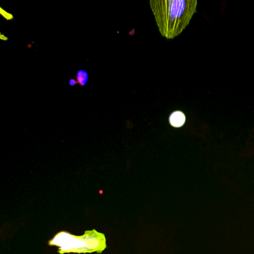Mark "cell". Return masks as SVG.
Here are the masks:
<instances>
[{"label":"cell","instance_id":"cell-1","mask_svg":"<svg viewBox=\"0 0 254 254\" xmlns=\"http://www.w3.org/2000/svg\"><path fill=\"white\" fill-rule=\"evenodd\" d=\"M196 0H150L149 5L161 35L173 39L189 25L196 12Z\"/></svg>","mask_w":254,"mask_h":254},{"label":"cell","instance_id":"cell-2","mask_svg":"<svg viewBox=\"0 0 254 254\" xmlns=\"http://www.w3.org/2000/svg\"><path fill=\"white\" fill-rule=\"evenodd\" d=\"M105 235L93 229L86 231L81 236H76L62 231L48 242L50 246L59 247L58 252L86 253L96 252L101 253L107 247Z\"/></svg>","mask_w":254,"mask_h":254},{"label":"cell","instance_id":"cell-3","mask_svg":"<svg viewBox=\"0 0 254 254\" xmlns=\"http://www.w3.org/2000/svg\"><path fill=\"white\" fill-rule=\"evenodd\" d=\"M185 116L181 111H176L172 113L170 116L171 124L175 127H180L185 122Z\"/></svg>","mask_w":254,"mask_h":254},{"label":"cell","instance_id":"cell-4","mask_svg":"<svg viewBox=\"0 0 254 254\" xmlns=\"http://www.w3.org/2000/svg\"><path fill=\"white\" fill-rule=\"evenodd\" d=\"M77 83L80 86H84L88 80L87 73L83 70H79L76 75Z\"/></svg>","mask_w":254,"mask_h":254},{"label":"cell","instance_id":"cell-5","mask_svg":"<svg viewBox=\"0 0 254 254\" xmlns=\"http://www.w3.org/2000/svg\"><path fill=\"white\" fill-rule=\"evenodd\" d=\"M0 14L6 20H12L13 19V15L0 7Z\"/></svg>","mask_w":254,"mask_h":254},{"label":"cell","instance_id":"cell-6","mask_svg":"<svg viewBox=\"0 0 254 254\" xmlns=\"http://www.w3.org/2000/svg\"><path fill=\"white\" fill-rule=\"evenodd\" d=\"M0 39L2 41H7L8 40V38L4 34L0 33Z\"/></svg>","mask_w":254,"mask_h":254},{"label":"cell","instance_id":"cell-7","mask_svg":"<svg viewBox=\"0 0 254 254\" xmlns=\"http://www.w3.org/2000/svg\"><path fill=\"white\" fill-rule=\"evenodd\" d=\"M77 83V82L73 78L70 79L69 81V85L71 86H73Z\"/></svg>","mask_w":254,"mask_h":254}]
</instances>
